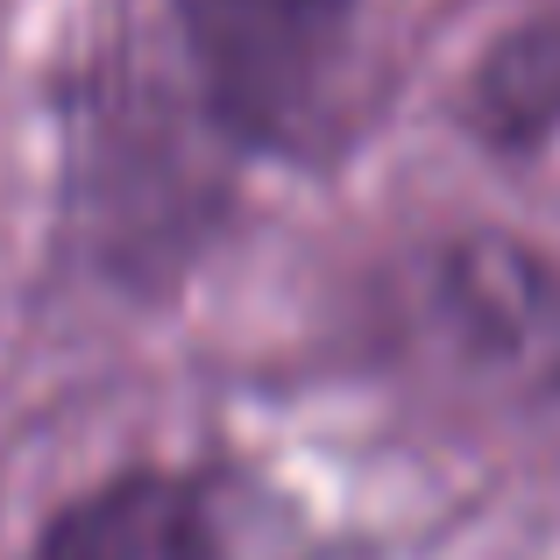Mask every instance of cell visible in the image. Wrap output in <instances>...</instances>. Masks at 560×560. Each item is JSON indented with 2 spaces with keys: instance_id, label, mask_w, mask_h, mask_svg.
<instances>
[{
  "instance_id": "1",
  "label": "cell",
  "mask_w": 560,
  "mask_h": 560,
  "mask_svg": "<svg viewBox=\"0 0 560 560\" xmlns=\"http://www.w3.org/2000/svg\"><path fill=\"white\" fill-rule=\"evenodd\" d=\"M178 14L220 93L242 114H270L348 22V0H178Z\"/></svg>"
},
{
  "instance_id": "2",
  "label": "cell",
  "mask_w": 560,
  "mask_h": 560,
  "mask_svg": "<svg viewBox=\"0 0 560 560\" xmlns=\"http://www.w3.org/2000/svg\"><path fill=\"white\" fill-rule=\"evenodd\" d=\"M36 560H206V504L178 476H136L79 497L43 533Z\"/></svg>"
}]
</instances>
